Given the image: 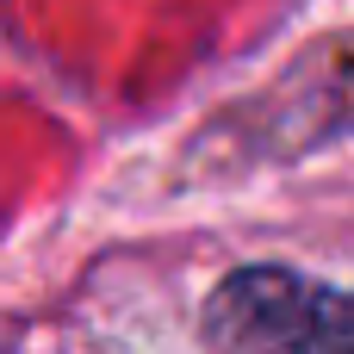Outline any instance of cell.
Masks as SVG:
<instances>
[{
	"instance_id": "6da1fadb",
	"label": "cell",
	"mask_w": 354,
	"mask_h": 354,
	"mask_svg": "<svg viewBox=\"0 0 354 354\" xmlns=\"http://www.w3.org/2000/svg\"><path fill=\"white\" fill-rule=\"evenodd\" d=\"M218 354H354V292L292 268H243L212 292Z\"/></svg>"
},
{
	"instance_id": "7a4b0ae2",
	"label": "cell",
	"mask_w": 354,
	"mask_h": 354,
	"mask_svg": "<svg viewBox=\"0 0 354 354\" xmlns=\"http://www.w3.org/2000/svg\"><path fill=\"white\" fill-rule=\"evenodd\" d=\"M255 131L243 137V156L261 149H299V143H324V137H348L354 131V31L330 37L317 50H305L280 87L255 93L243 112Z\"/></svg>"
}]
</instances>
